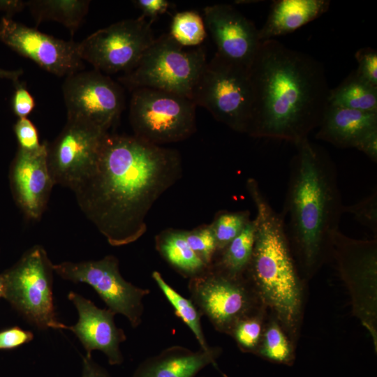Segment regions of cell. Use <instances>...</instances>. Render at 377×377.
I'll list each match as a JSON object with an SVG mask.
<instances>
[{"instance_id": "obj_37", "label": "cell", "mask_w": 377, "mask_h": 377, "mask_svg": "<svg viewBox=\"0 0 377 377\" xmlns=\"http://www.w3.org/2000/svg\"><path fill=\"white\" fill-rule=\"evenodd\" d=\"M355 149L366 154L372 161H377V128L367 133Z\"/></svg>"}, {"instance_id": "obj_29", "label": "cell", "mask_w": 377, "mask_h": 377, "mask_svg": "<svg viewBox=\"0 0 377 377\" xmlns=\"http://www.w3.org/2000/svg\"><path fill=\"white\" fill-rule=\"evenodd\" d=\"M186 237L198 257L207 267L211 266L217 253V247L210 224H203L186 230Z\"/></svg>"}, {"instance_id": "obj_22", "label": "cell", "mask_w": 377, "mask_h": 377, "mask_svg": "<svg viewBox=\"0 0 377 377\" xmlns=\"http://www.w3.org/2000/svg\"><path fill=\"white\" fill-rule=\"evenodd\" d=\"M89 3L86 0H31L26 1V6L37 24L45 20L55 21L73 35L87 15Z\"/></svg>"}, {"instance_id": "obj_9", "label": "cell", "mask_w": 377, "mask_h": 377, "mask_svg": "<svg viewBox=\"0 0 377 377\" xmlns=\"http://www.w3.org/2000/svg\"><path fill=\"white\" fill-rule=\"evenodd\" d=\"M151 24L140 16L97 30L78 43L80 56L101 72L126 73L154 41Z\"/></svg>"}, {"instance_id": "obj_13", "label": "cell", "mask_w": 377, "mask_h": 377, "mask_svg": "<svg viewBox=\"0 0 377 377\" xmlns=\"http://www.w3.org/2000/svg\"><path fill=\"white\" fill-rule=\"evenodd\" d=\"M106 133L88 124L67 119L54 141L47 142V162L54 184L73 191L95 167Z\"/></svg>"}, {"instance_id": "obj_3", "label": "cell", "mask_w": 377, "mask_h": 377, "mask_svg": "<svg viewBox=\"0 0 377 377\" xmlns=\"http://www.w3.org/2000/svg\"><path fill=\"white\" fill-rule=\"evenodd\" d=\"M281 214L289 241L308 274L330 254L343 206L336 167L329 155L306 138L295 145Z\"/></svg>"}, {"instance_id": "obj_18", "label": "cell", "mask_w": 377, "mask_h": 377, "mask_svg": "<svg viewBox=\"0 0 377 377\" xmlns=\"http://www.w3.org/2000/svg\"><path fill=\"white\" fill-rule=\"evenodd\" d=\"M221 352L218 347L193 351L170 346L141 362L133 377H195L207 366L216 364Z\"/></svg>"}, {"instance_id": "obj_12", "label": "cell", "mask_w": 377, "mask_h": 377, "mask_svg": "<svg viewBox=\"0 0 377 377\" xmlns=\"http://www.w3.org/2000/svg\"><path fill=\"white\" fill-rule=\"evenodd\" d=\"M62 89L67 119L88 124L105 133L124 108L121 87L96 69L66 77Z\"/></svg>"}, {"instance_id": "obj_24", "label": "cell", "mask_w": 377, "mask_h": 377, "mask_svg": "<svg viewBox=\"0 0 377 377\" xmlns=\"http://www.w3.org/2000/svg\"><path fill=\"white\" fill-rule=\"evenodd\" d=\"M256 229V223L253 219L235 239L216 255L212 265L230 274L243 275L251 258Z\"/></svg>"}, {"instance_id": "obj_7", "label": "cell", "mask_w": 377, "mask_h": 377, "mask_svg": "<svg viewBox=\"0 0 377 377\" xmlns=\"http://www.w3.org/2000/svg\"><path fill=\"white\" fill-rule=\"evenodd\" d=\"M53 264L40 245H35L10 269L1 274L3 296L39 330L66 329L56 316L52 286Z\"/></svg>"}, {"instance_id": "obj_15", "label": "cell", "mask_w": 377, "mask_h": 377, "mask_svg": "<svg viewBox=\"0 0 377 377\" xmlns=\"http://www.w3.org/2000/svg\"><path fill=\"white\" fill-rule=\"evenodd\" d=\"M203 19L216 54L249 68L261 42L254 24L228 4L205 7Z\"/></svg>"}, {"instance_id": "obj_35", "label": "cell", "mask_w": 377, "mask_h": 377, "mask_svg": "<svg viewBox=\"0 0 377 377\" xmlns=\"http://www.w3.org/2000/svg\"><path fill=\"white\" fill-rule=\"evenodd\" d=\"M31 332L14 327L0 332V349H12L31 341Z\"/></svg>"}, {"instance_id": "obj_17", "label": "cell", "mask_w": 377, "mask_h": 377, "mask_svg": "<svg viewBox=\"0 0 377 377\" xmlns=\"http://www.w3.org/2000/svg\"><path fill=\"white\" fill-rule=\"evenodd\" d=\"M11 182L25 216L31 220L39 219L55 185L47 162V142L36 151L18 149L12 165Z\"/></svg>"}, {"instance_id": "obj_2", "label": "cell", "mask_w": 377, "mask_h": 377, "mask_svg": "<svg viewBox=\"0 0 377 377\" xmlns=\"http://www.w3.org/2000/svg\"><path fill=\"white\" fill-rule=\"evenodd\" d=\"M249 73L253 103L247 134L295 145L308 138L328 106L323 64L270 39L260 42Z\"/></svg>"}, {"instance_id": "obj_5", "label": "cell", "mask_w": 377, "mask_h": 377, "mask_svg": "<svg viewBox=\"0 0 377 377\" xmlns=\"http://www.w3.org/2000/svg\"><path fill=\"white\" fill-rule=\"evenodd\" d=\"M207 62L203 47L186 50L165 34L155 38L137 65L119 80L131 91L150 88L191 99Z\"/></svg>"}, {"instance_id": "obj_28", "label": "cell", "mask_w": 377, "mask_h": 377, "mask_svg": "<svg viewBox=\"0 0 377 377\" xmlns=\"http://www.w3.org/2000/svg\"><path fill=\"white\" fill-rule=\"evenodd\" d=\"M258 352L263 357L277 363L290 364L293 358L292 347L276 322L265 331Z\"/></svg>"}, {"instance_id": "obj_19", "label": "cell", "mask_w": 377, "mask_h": 377, "mask_svg": "<svg viewBox=\"0 0 377 377\" xmlns=\"http://www.w3.org/2000/svg\"><path fill=\"white\" fill-rule=\"evenodd\" d=\"M316 138L340 148H355L369 131L377 128V112H367L329 105Z\"/></svg>"}, {"instance_id": "obj_20", "label": "cell", "mask_w": 377, "mask_h": 377, "mask_svg": "<svg viewBox=\"0 0 377 377\" xmlns=\"http://www.w3.org/2000/svg\"><path fill=\"white\" fill-rule=\"evenodd\" d=\"M328 0H277L273 1L263 27L258 29L260 41L292 33L327 11Z\"/></svg>"}, {"instance_id": "obj_26", "label": "cell", "mask_w": 377, "mask_h": 377, "mask_svg": "<svg viewBox=\"0 0 377 377\" xmlns=\"http://www.w3.org/2000/svg\"><path fill=\"white\" fill-rule=\"evenodd\" d=\"M168 34L182 47H199L207 35L202 17L195 10L177 13Z\"/></svg>"}, {"instance_id": "obj_23", "label": "cell", "mask_w": 377, "mask_h": 377, "mask_svg": "<svg viewBox=\"0 0 377 377\" xmlns=\"http://www.w3.org/2000/svg\"><path fill=\"white\" fill-rule=\"evenodd\" d=\"M328 104L367 112H377V87L353 71L337 87L330 90Z\"/></svg>"}, {"instance_id": "obj_14", "label": "cell", "mask_w": 377, "mask_h": 377, "mask_svg": "<svg viewBox=\"0 0 377 377\" xmlns=\"http://www.w3.org/2000/svg\"><path fill=\"white\" fill-rule=\"evenodd\" d=\"M0 42L57 76L67 77L84 68L78 43L45 34L9 16L0 22Z\"/></svg>"}, {"instance_id": "obj_4", "label": "cell", "mask_w": 377, "mask_h": 377, "mask_svg": "<svg viewBox=\"0 0 377 377\" xmlns=\"http://www.w3.org/2000/svg\"><path fill=\"white\" fill-rule=\"evenodd\" d=\"M246 189L256 209L255 241L246 270L257 293L290 332L297 323L301 286L280 213L272 207L258 182L249 178Z\"/></svg>"}, {"instance_id": "obj_39", "label": "cell", "mask_w": 377, "mask_h": 377, "mask_svg": "<svg viewBox=\"0 0 377 377\" xmlns=\"http://www.w3.org/2000/svg\"><path fill=\"white\" fill-rule=\"evenodd\" d=\"M26 6V1H0V10L8 14H13L21 11Z\"/></svg>"}, {"instance_id": "obj_34", "label": "cell", "mask_w": 377, "mask_h": 377, "mask_svg": "<svg viewBox=\"0 0 377 377\" xmlns=\"http://www.w3.org/2000/svg\"><path fill=\"white\" fill-rule=\"evenodd\" d=\"M15 86L12 100L13 110L19 118H24L34 110L35 101L24 85L18 82Z\"/></svg>"}, {"instance_id": "obj_11", "label": "cell", "mask_w": 377, "mask_h": 377, "mask_svg": "<svg viewBox=\"0 0 377 377\" xmlns=\"http://www.w3.org/2000/svg\"><path fill=\"white\" fill-rule=\"evenodd\" d=\"M188 288L191 300L217 331L230 334L239 320L252 314L253 297L243 275L212 265L189 279Z\"/></svg>"}, {"instance_id": "obj_40", "label": "cell", "mask_w": 377, "mask_h": 377, "mask_svg": "<svg viewBox=\"0 0 377 377\" xmlns=\"http://www.w3.org/2000/svg\"><path fill=\"white\" fill-rule=\"evenodd\" d=\"M22 69L15 71H8L0 68V78L8 79L13 81L15 84L19 82V77L22 75Z\"/></svg>"}, {"instance_id": "obj_6", "label": "cell", "mask_w": 377, "mask_h": 377, "mask_svg": "<svg viewBox=\"0 0 377 377\" xmlns=\"http://www.w3.org/2000/svg\"><path fill=\"white\" fill-rule=\"evenodd\" d=\"M191 100L232 130L248 133L253 103L249 68L216 53L200 75Z\"/></svg>"}, {"instance_id": "obj_42", "label": "cell", "mask_w": 377, "mask_h": 377, "mask_svg": "<svg viewBox=\"0 0 377 377\" xmlns=\"http://www.w3.org/2000/svg\"><path fill=\"white\" fill-rule=\"evenodd\" d=\"M216 368H217L218 370H219V369H218L217 367H216ZM219 371H220V373L221 374V375L223 376V377H228L227 375H226L225 374L222 373L220 370H219Z\"/></svg>"}, {"instance_id": "obj_16", "label": "cell", "mask_w": 377, "mask_h": 377, "mask_svg": "<svg viewBox=\"0 0 377 377\" xmlns=\"http://www.w3.org/2000/svg\"><path fill=\"white\" fill-rule=\"evenodd\" d=\"M68 300L75 306L78 313L77 323L66 326L65 330L73 332L83 345L88 355L96 350L103 353L111 365H119L124 357L120 344L126 341L123 330L116 326L114 313L108 309H100L91 300L81 295L71 291Z\"/></svg>"}, {"instance_id": "obj_38", "label": "cell", "mask_w": 377, "mask_h": 377, "mask_svg": "<svg viewBox=\"0 0 377 377\" xmlns=\"http://www.w3.org/2000/svg\"><path fill=\"white\" fill-rule=\"evenodd\" d=\"M82 377H110L109 374L95 362L91 355L82 356Z\"/></svg>"}, {"instance_id": "obj_30", "label": "cell", "mask_w": 377, "mask_h": 377, "mask_svg": "<svg viewBox=\"0 0 377 377\" xmlns=\"http://www.w3.org/2000/svg\"><path fill=\"white\" fill-rule=\"evenodd\" d=\"M262 323L257 315L251 314L239 320L230 334L244 352L255 351L262 338Z\"/></svg>"}, {"instance_id": "obj_32", "label": "cell", "mask_w": 377, "mask_h": 377, "mask_svg": "<svg viewBox=\"0 0 377 377\" xmlns=\"http://www.w3.org/2000/svg\"><path fill=\"white\" fill-rule=\"evenodd\" d=\"M358 64L355 71L363 80L377 87V52L371 47H363L355 53Z\"/></svg>"}, {"instance_id": "obj_21", "label": "cell", "mask_w": 377, "mask_h": 377, "mask_svg": "<svg viewBox=\"0 0 377 377\" xmlns=\"http://www.w3.org/2000/svg\"><path fill=\"white\" fill-rule=\"evenodd\" d=\"M154 240L160 256L183 276L191 279L208 267L188 245L186 230L165 229L156 235Z\"/></svg>"}, {"instance_id": "obj_27", "label": "cell", "mask_w": 377, "mask_h": 377, "mask_svg": "<svg viewBox=\"0 0 377 377\" xmlns=\"http://www.w3.org/2000/svg\"><path fill=\"white\" fill-rule=\"evenodd\" d=\"M251 220L248 210L217 212L210 223L216 242L217 253L235 239Z\"/></svg>"}, {"instance_id": "obj_1", "label": "cell", "mask_w": 377, "mask_h": 377, "mask_svg": "<svg viewBox=\"0 0 377 377\" xmlns=\"http://www.w3.org/2000/svg\"><path fill=\"white\" fill-rule=\"evenodd\" d=\"M180 154L135 135L106 133L97 162L73 189L82 212L113 246L147 231L155 202L182 177Z\"/></svg>"}, {"instance_id": "obj_41", "label": "cell", "mask_w": 377, "mask_h": 377, "mask_svg": "<svg viewBox=\"0 0 377 377\" xmlns=\"http://www.w3.org/2000/svg\"><path fill=\"white\" fill-rule=\"evenodd\" d=\"M3 293H4V286H3V282L1 275H0V297L3 296Z\"/></svg>"}, {"instance_id": "obj_10", "label": "cell", "mask_w": 377, "mask_h": 377, "mask_svg": "<svg viewBox=\"0 0 377 377\" xmlns=\"http://www.w3.org/2000/svg\"><path fill=\"white\" fill-rule=\"evenodd\" d=\"M53 270L65 280L89 285L114 314L125 316L135 328L142 322L143 299L150 293L126 281L119 269V261L114 256H106L98 260L79 263L65 261L53 264Z\"/></svg>"}, {"instance_id": "obj_31", "label": "cell", "mask_w": 377, "mask_h": 377, "mask_svg": "<svg viewBox=\"0 0 377 377\" xmlns=\"http://www.w3.org/2000/svg\"><path fill=\"white\" fill-rule=\"evenodd\" d=\"M343 212L351 214L362 226L377 233V192L363 198L358 202L343 206Z\"/></svg>"}, {"instance_id": "obj_25", "label": "cell", "mask_w": 377, "mask_h": 377, "mask_svg": "<svg viewBox=\"0 0 377 377\" xmlns=\"http://www.w3.org/2000/svg\"><path fill=\"white\" fill-rule=\"evenodd\" d=\"M151 276L165 297L175 310V313L191 330L198 341L200 348L207 350L210 348L204 335L202 325V313L191 300L187 299L177 292L163 278L161 274L155 270Z\"/></svg>"}, {"instance_id": "obj_8", "label": "cell", "mask_w": 377, "mask_h": 377, "mask_svg": "<svg viewBox=\"0 0 377 377\" xmlns=\"http://www.w3.org/2000/svg\"><path fill=\"white\" fill-rule=\"evenodd\" d=\"M195 108L191 99L179 94L135 89L129 109L133 135L159 146L184 140L196 130Z\"/></svg>"}, {"instance_id": "obj_33", "label": "cell", "mask_w": 377, "mask_h": 377, "mask_svg": "<svg viewBox=\"0 0 377 377\" xmlns=\"http://www.w3.org/2000/svg\"><path fill=\"white\" fill-rule=\"evenodd\" d=\"M14 131L19 144V149L34 151L39 149L42 144L39 142L36 127L27 117L19 118L14 126Z\"/></svg>"}, {"instance_id": "obj_36", "label": "cell", "mask_w": 377, "mask_h": 377, "mask_svg": "<svg viewBox=\"0 0 377 377\" xmlns=\"http://www.w3.org/2000/svg\"><path fill=\"white\" fill-rule=\"evenodd\" d=\"M136 8L142 12L141 17L151 23L161 15L165 13L170 6L167 0H136L133 1Z\"/></svg>"}]
</instances>
